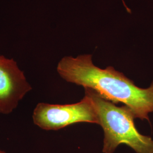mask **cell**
Segmentation results:
<instances>
[{"mask_svg":"<svg viewBox=\"0 0 153 153\" xmlns=\"http://www.w3.org/2000/svg\"><path fill=\"white\" fill-rule=\"evenodd\" d=\"M57 71L66 81L90 88L114 103H123L131 111L134 119L147 120L153 112V81L142 88L112 66L103 69L94 65L92 55L66 56L59 62Z\"/></svg>","mask_w":153,"mask_h":153,"instance_id":"6da1fadb","label":"cell"},{"mask_svg":"<svg viewBox=\"0 0 153 153\" xmlns=\"http://www.w3.org/2000/svg\"><path fill=\"white\" fill-rule=\"evenodd\" d=\"M85 90L94 103L99 125L104 131L103 153H114L120 145L125 144L136 153H153V139L138 131L134 117L127 106L116 105L92 88H85Z\"/></svg>","mask_w":153,"mask_h":153,"instance_id":"7a4b0ae2","label":"cell"},{"mask_svg":"<svg viewBox=\"0 0 153 153\" xmlns=\"http://www.w3.org/2000/svg\"><path fill=\"white\" fill-rule=\"evenodd\" d=\"M33 119L36 126L45 131H57L79 123L99 124L95 106L86 95L74 104L38 103L33 110Z\"/></svg>","mask_w":153,"mask_h":153,"instance_id":"3957f363","label":"cell"},{"mask_svg":"<svg viewBox=\"0 0 153 153\" xmlns=\"http://www.w3.org/2000/svg\"><path fill=\"white\" fill-rule=\"evenodd\" d=\"M31 90L16 61L0 55V114H10Z\"/></svg>","mask_w":153,"mask_h":153,"instance_id":"277c9868","label":"cell"},{"mask_svg":"<svg viewBox=\"0 0 153 153\" xmlns=\"http://www.w3.org/2000/svg\"><path fill=\"white\" fill-rule=\"evenodd\" d=\"M0 153H6L5 152H4V151H2V150H0Z\"/></svg>","mask_w":153,"mask_h":153,"instance_id":"5b68a950","label":"cell"}]
</instances>
